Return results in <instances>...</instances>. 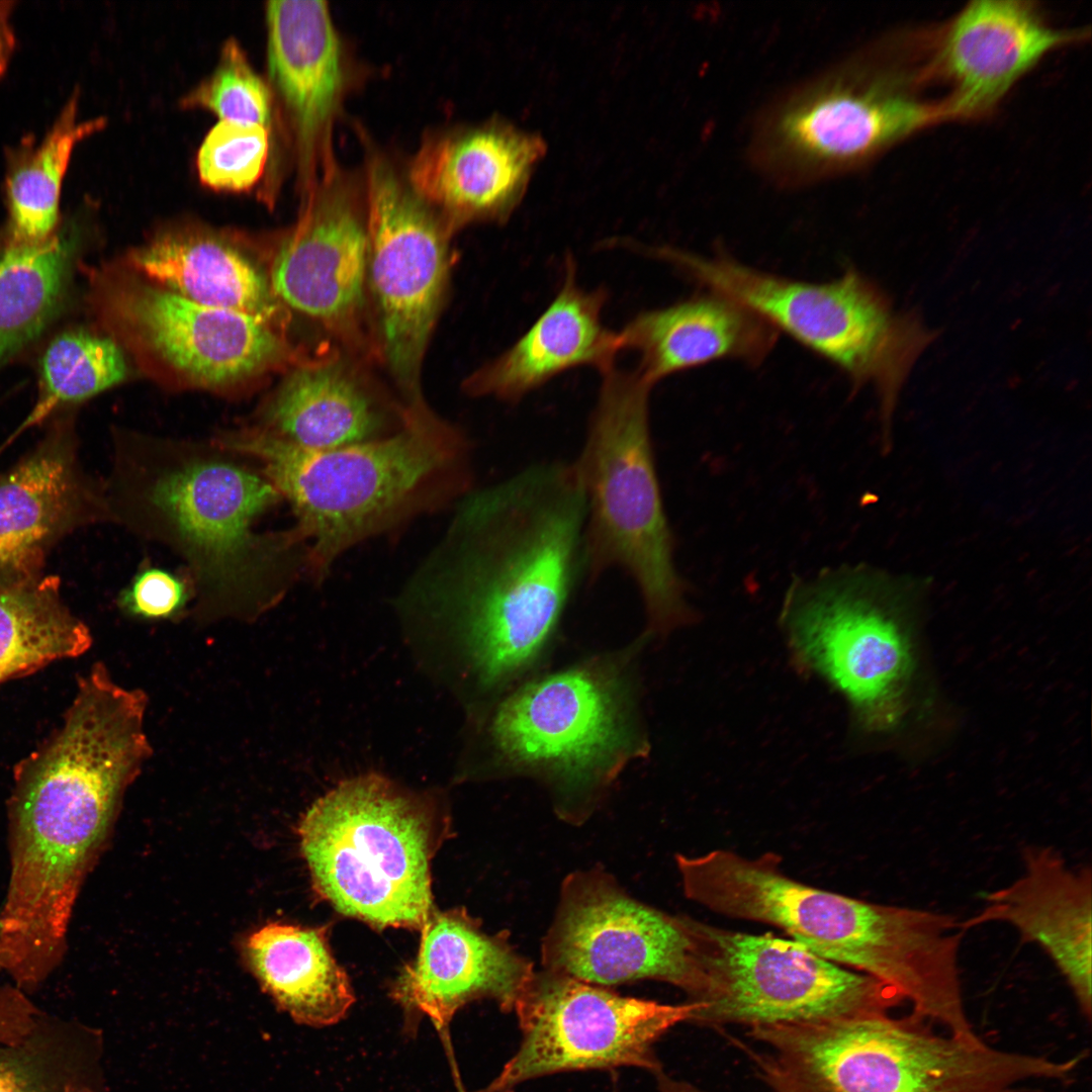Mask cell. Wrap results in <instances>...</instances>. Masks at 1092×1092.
<instances>
[{
  "instance_id": "6da1fadb",
  "label": "cell",
  "mask_w": 1092,
  "mask_h": 1092,
  "mask_svg": "<svg viewBox=\"0 0 1092 1092\" xmlns=\"http://www.w3.org/2000/svg\"><path fill=\"white\" fill-rule=\"evenodd\" d=\"M412 586L456 610L485 684L538 657L585 574V494L573 463H536L460 499Z\"/></svg>"
},
{
  "instance_id": "7a4b0ae2",
  "label": "cell",
  "mask_w": 1092,
  "mask_h": 1092,
  "mask_svg": "<svg viewBox=\"0 0 1092 1092\" xmlns=\"http://www.w3.org/2000/svg\"><path fill=\"white\" fill-rule=\"evenodd\" d=\"M104 490L110 521L186 561L202 615L255 617L307 571L308 543L296 526L257 529L282 499L278 490L215 442L119 438Z\"/></svg>"
},
{
  "instance_id": "3957f363",
  "label": "cell",
  "mask_w": 1092,
  "mask_h": 1092,
  "mask_svg": "<svg viewBox=\"0 0 1092 1092\" xmlns=\"http://www.w3.org/2000/svg\"><path fill=\"white\" fill-rule=\"evenodd\" d=\"M686 897L723 916L776 926L815 954L893 988L944 1024L963 1010L957 916L859 900L789 877L774 852L675 855Z\"/></svg>"
},
{
  "instance_id": "277c9868",
  "label": "cell",
  "mask_w": 1092,
  "mask_h": 1092,
  "mask_svg": "<svg viewBox=\"0 0 1092 1092\" xmlns=\"http://www.w3.org/2000/svg\"><path fill=\"white\" fill-rule=\"evenodd\" d=\"M215 442L257 461L290 504L308 543L306 574L318 580L352 547L464 497L473 480L468 439L424 398L404 402L393 435L347 447L306 449L261 429Z\"/></svg>"
},
{
  "instance_id": "5b68a950",
  "label": "cell",
  "mask_w": 1092,
  "mask_h": 1092,
  "mask_svg": "<svg viewBox=\"0 0 1092 1092\" xmlns=\"http://www.w3.org/2000/svg\"><path fill=\"white\" fill-rule=\"evenodd\" d=\"M932 1025L913 1012L761 1025L747 1029L753 1046L743 1049L770 1092H1014L1066 1079L1081 1061L1004 1051Z\"/></svg>"
},
{
  "instance_id": "8992f818",
  "label": "cell",
  "mask_w": 1092,
  "mask_h": 1092,
  "mask_svg": "<svg viewBox=\"0 0 1092 1092\" xmlns=\"http://www.w3.org/2000/svg\"><path fill=\"white\" fill-rule=\"evenodd\" d=\"M603 381L586 437L572 462L586 500L585 575L621 569L640 593L649 629L694 618L674 556L652 448V385L615 366Z\"/></svg>"
},
{
  "instance_id": "52a82bcc",
  "label": "cell",
  "mask_w": 1092,
  "mask_h": 1092,
  "mask_svg": "<svg viewBox=\"0 0 1092 1092\" xmlns=\"http://www.w3.org/2000/svg\"><path fill=\"white\" fill-rule=\"evenodd\" d=\"M880 40L835 61L763 105L750 126L749 162L768 182L801 188L857 170L907 136L951 119L921 100Z\"/></svg>"
},
{
  "instance_id": "ba28073f",
  "label": "cell",
  "mask_w": 1092,
  "mask_h": 1092,
  "mask_svg": "<svg viewBox=\"0 0 1092 1092\" xmlns=\"http://www.w3.org/2000/svg\"><path fill=\"white\" fill-rule=\"evenodd\" d=\"M298 835L314 891L340 913L380 929L422 930L435 910L430 864L438 826L428 801L363 775L317 799Z\"/></svg>"
},
{
  "instance_id": "9c48e42d",
  "label": "cell",
  "mask_w": 1092,
  "mask_h": 1092,
  "mask_svg": "<svg viewBox=\"0 0 1092 1092\" xmlns=\"http://www.w3.org/2000/svg\"><path fill=\"white\" fill-rule=\"evenodd\" d=\"M658 258L823 357L855 386L872 384L888 430L900 388L930 335L895 312L858 271L848 268L833 280L809 282L757 270L723 253L701 256L662 247Z\"/></svg>"
},
{
  "instance_id": "30bf717a",
  "label": "cell",
  "mask_w": 1092,
  "mask_h": 1092,
  "mask_svg": "<svg viewBox=\"0 0 1092 1092\" xmlns=\"http://www.w3.org/2000/svg\"><path fill=\"white\" fill-rule=\"evenodd\" d=\"M866 565L795 577L782 618L802 660L837 688L874 730L894 725L915 661L900 585Z\"/></svg>"
},
{
  "instance_id": "8fae6325",
  "label": "cell",
  "mask_w": 1092,
  "mask_h": 1092,
  "mask_svg": "<svg viewBox=\"0 0 1092 1092\" xmlns=\"http://www.w3.org/2000/svg\"><path fill=\"white\" fill-rule=\"evenodd\" d=\"M628 708L620 673L607 663H585L507 698L492 736L510 765L551 786L565 818L580 819L638 752Z\"/></svg>"
},
{
  "instance_id": "7c38bea8",
  "label": "cell",
  "mask_w": 1092,
  "mask_h": 1092,
  "mask_svg": "<svg viewBox=\"0 0 1092 1092\" xmlns=\"http://www.w3.org/2000/svg\"><path fill=\"white\" fill-rule=\"evenodd\" d=\"M701 988L690 1022L746 1027L889 1013L904 1000L866 974L793 939L750 934L689 917Z\"/></svg>"
},
{
  "instance_id": "4fadbf2b",
  "label": "cell",
  "mask_w": 1092,
  "mask_h": 1092,
  "mask_svg": "<svg viewBox=\"0 0 1092 1092\" xmlns=\"http://www.w3.org/2000/svg\"><path fill=\"white\" fill-rule=\"evenodd\" d=\"M365 146L367 286L381 357L408 401L423 397L421 369L445 294L453 232L415 191L403 167Z\"/></svg>"
},
{
  "instance_id": "5bb4252c",
  "label": "cell",
  "mask_w": 1092,
  "mask_h": 1092,
  "mask_svg": "<svg viewBox=\"0 0 1092 1092\" xmlns=\"http://www.w3.org/2000/svg\"><path fill=\"white\" fill-rule=\"evenodd\" d=\"M697 1008L690 1001L625 997L561 973L534 972L514 1008L521 1043L478 1092H512L529 1080L577 1070L636 1067L654 1075L662 1070L654 1043L690 1021Z\"/></svg>"
},
{
  "instance_id": "9a60e30c",
  "label": "cell",
  "mask_w": 1092,
  "mask_h": 1092,
  "mask_svg": "<svg viewBox=\"0 0 1092 1092\" xmlns=\"http://www.w3.org/2000/svg\"><path fill=\"white\" fill-rule=\"evenodd\" d=\"M542 962L545 970L603 987L657 980L690 999L701 987L689 917L635 900L598 869L563 882Z\"/></svg>"
},
{
  "instance_id": "2e32d148",
  "label": "cell",
  "mask_w": 1092,
  "mask_h": 1092,
  "mask_svg": "<svg viewBox=\"0 0 1092 1092\" xmlns=\"http://www.w3.org/2000/svg\"><path fill=\"white\" fill-rule=\"evenodd\" d=\"M368 235L362 171L340 165L302 199L275 256L279 299L347 343H360L367 299Z\"/></svg>"
},
{
  "instance_id": "e0dca14e",
  "label": "cell",
  "mask_w": 1092,
  "mask_h": 1092,
  "mask_svg": "<svg viewBox=\"0 0 1092 1092\" xmlns=\"http://www.w3.org/2000/svg\"><path fill=\"white\" fill-rule=\"evenodd\" d=\"M100 296L109 316L195 385L225 387L291 356L273 326L199 304L158 285L103 287Z\"/></svg>"
},
{
  "instance_id": "ac0fdd59",
  "label": "cell",
  "mask_w": 1092,
  "mask_h": 1092,
  "mask_svg": "<svg viewBox=\"0 0 1092 1092\" xmlns=\"http://www.w3.org/2000/svg\"><path fill=\"white\" fill-rule=\"evenodd\" d=\"M265 11L269 76L291 128L303 199L339 166L334 129L354 71L327 1H269Z\"/></svg>"
},
{
  "instance_id": "d6986e66",
  "label": "cell",
  "mask_w": 1092,
  "mask_h": 1092,
  "mask_svg": "<svg viewBox=\"0 0 1092 1092\" xmlns=\"http://www.w3.org/2000/svg\"><path fill=\"white\" fill-rule=\"evenodd\" d=\"M101 521H110L104 484L82 468L73 423L61 418L0 473V588L41 577L58 542Z\"/></svg>"
},
{
  "instance_id": "ffe728a7",
  "label": "cell",
  "mask_w": 1092,
  "mask_h": 1092,
  "mask_svg": "<svg viewBox=\"0 0 1092 1092\" xmlns=\"http://www.w3.org/2000/svg\"><path fill=\"white\" fill-rule=\"evenodd\" d=\"M1083 35L1053 27L1034 2L972 1L941 28L921 75L945 83L952 119L980 117L1044 56Z\"/></svg>"
},
{
  "instance_id": "44dd1931",
  "label": "cell",
  "mask_w": 1092,
  "mask_h": 1092,
  "mask_svg": "<svg viewBox=\"0 0 1092 1092\" xmlns=\"http://www.w3.org/2000/svg\"><path fill=\"white\" fill-rule=\"evenodd\" d=\"M541 139L500 121L430 130L403 166L415 191L452 232L504 221L518 205Z\"/></svg>"
},
{
  "instance_id": "7402d4cb",
  "label": "cell",
  "mask_w": 1092,
  "mask_h": 1092,
  "mask_svg": "<svg viewBox=\"0 0 1092 1092\" xmlns=\"http://www.w3.org/2000/svg\"><path fill=\"white\" fill-rule=\"evenodd\" d=\"M1022 871L1009 885L984 897L983 907L962 919L968 931L987 923L1009 924L1022 940L1039 946L1067 981L1087 1019L1092 1011V875L1070 866L1050 846L1021 851Z\"/></svg>"
},
{
  "instance_id": "603a6c76",
  "label": "cell",
  "mask_w": 1092,
  "mask_h": 1092,
  "mask_svg": "<svg viewBox=\"0 0 1092 1092\" xmlns=\"http://www.w3.org/2000/svg\"><path fill=\"white\" fill-rule=\"evenodd\" d=\"M417 958L405 965L391 996L406 1011L448 1025L465 1004L494 1000L503 1011L516 1002L534 974L532 964L504 934L490 935L464 909L434 910L422 930Z\"/></svg>"
},
{
  "instance_id": "cb8c5ba5",
  "label": "cell",
  "mask_w": 1092,
  "mask_h": 1092,
  "mask_svg": "<svg viewBox=\"0 0 1092 1092\" xmlns=\"http://www.w3.org/2000/svg\"><path fill=\"white\" fill-rule=\"evenodd\" d=\"M606 301L605 289L585 290L577 283L575 263L568 257L553 300L511 348L469 377L466 390L517 402L570 369H611L621 346L618 333L603 325Z\"/></svg>"
},
{
  "instance_id": "d4e9b609",
  "label": "cell",
  "mask_w": 1092,
  "mask_h": 1092,
  "mask_svg": "<svg viewBox=\"0 0 1092 1092\" xmlns=\"http://www.w3.org/2000/svg\"><path fill=\"white\" fill-rule=\"evenodd\" d=\"M403 421V403L383 397L332 356L294 369L264 410L259 429L298 447L330 450L388 437Z\"/></svg>"
},
{
  "instance_id": "484cf974",
  "label": "cell",
  "mask_w": 1092,
  "mask_h": 1092,
  "mask_svg": "<svg viewBox=\"0 0 1092 1092\" xmlns=\"http://www.w3.org/2000/svg\"><path fill=\"white\" fill-rule=\"evenodd\" d=\"M618 335L622 351L639 355L635 371L653 386L717 360L759 364L775 347L778 332L738 302L709 292L640 312Z\"/></svg>"
},
{
  "instance_id": "4316f807",
  "label": "cell",
  "mask_w": 1092,
  "mask_h": 1092,
  "mask_svg": "<svg viewBox=\"0 0 1092 1092\" xmlns=\"http://www.w3.org/2000/svg\"><path fill=\"white\" fill-rule=\"evenodd\" d=\"M138 271L202 305L249 314L274 327L279 298L265 275L228 243L200 234H165L130 253Z\"/></svg>"
},
{
  "instance_id": "83f0119b",
  "label": "cell",
  "mask_w": 1092,
  "mask_h": 1092,
  "mask_svg": "<svg viewBox=\"0 0 1092 1092\" xmlns=\"http://www.w3.org/2000/svg\"><path fill=\"white\" fill-rule=\"evenodd\" d=\"M251 971L276 1004L309 1026L341 1021L355 1002L350 980L335 960L325 927L273 922L245 943Z\"/></svg>"
},
{
  "instance_id": "f1b7e54d",
  "label": "cell",
  "mask_w": 1092,
  "mask_h": 1092,
  "mask_svg": "<svg viewBox=\"0 0 1092 1092\" xmlns=\"http://www.w3.org/2000/svg\"><path fill=\"white\" fill-rule=\"evenodd\" d=\"M81 235L75 228L35 245L0 249V369L57 315L68 292Z\"/></svg>"
},
{
  "instance_id": "f546056e",
  "label": "cell",
  "mask_w": 1092,
  "mask_h": 1092,
  "mask_svg": "<svg viewBox=\"0 0 1092 1092\" xmlns=\"http://www.w3.org/2000/svg\"><path fill=\"white\" fill-rule=\"evenodd\" d=\"M87 624L66 605L54 575L0 588V684L87 652Z\"/></svg>"
},
{
  "instance_id": "4dcf8cb0",
  "label": "cell",
  "mask_w": 1092,
  "mask_h": 1092,
  "mask_svg": "<svg viewBox=\"0 0 1092 1092\" xmlns=\"http://www.w3.org/2000/svg\"><path fill=\"white\" fill-rule=\"evenodd\" d=\"M104 126V119L79 122L72 98L39 145L14 162L5 189L9 244L35 245L55 234L63 182L75 147Z\"/></svg>"
},
{
  "instance_id": "1f68e13d",
  "label": "cell",
  "mask_w": 1092,
  "mask_h": 1092,
  "mask_svg": "<svg viewBox=\"0 0 1092 1092\" xmlns=\"http://www.w3.org/2000/svg\"><path fill=\"white\" fill-rule=\"evenodd\" d=\"M37 401L19 431L41 424L54 412L76 404L122 381L123 354L110 338L84 330L56 337L40 360Z\"/></svg>"
},
{
  "instance_id": "d6a6232c",
  "label": "cell",
  "mask_w": 1092,
  "mask_h": 1092,
  "mask_svg": "<svg viewBox=\"0 0 1092 1092\" xmlns=\"http://www.w3.org/2000/svg\"><path fill=\"white\" fill-rule=\"evenodd\" d=\"M80 1028L39 1012L29 1032L0 1043V1092H93Z\"/></svg>"
},
{
  "instance_id": "836d02e7",
  "label": "cell",
  "mask_w": 1092,
  "mask_h": 1092,
  "mask_svg": "<svg viewBox=\"0 0 1092 1092\" xmlns=\"http://www.w3.org/2000/svg\"><path fill=\"white\" fill-rule=\"evenodd\" d=\"M185 103L207 109L222 121L271 124V92L235 39L225 41L215 69Z\"/></svg>"
},
{
  "instance_id": "e575fe53",
  "label": "cell",
  "mask_w": 1092,
  "mask_h": 1092,
  "mask_svg": "<svg viewBox=\"0 0 1092 1092\" xmlns=\"http://www.w3.org/2000/svg\"><path fill=\"white\" fill-rule=\"evenodd\" d=\"M269 152V127L219 120L198 150L199 179L214 190H248L263 176Z\"/></svg>"
},
{
  "instance_id": "d590c367",
  "label": "cell",
  "mask_w": 1092,
  "mask_h": 1092,
  "mask_svg": "<svg viewBox=\"0 0 1092 1092\" xmlns=\"http://www.w3.org/2000/svg\"><path fill=\"white\" fill-rule=\"evenodd\" d=\"M190 597L188 582L167 570L146 567L120 592L117 603L127 615L169 619L178 615Z\"/></svg>"
},
{
  "instance_id": "8d00e7d4",
  "label": "cell",
  "mask_w": 1092,
  "mask_h": 1092,
  "mask_svg": "<svg viewBox=\"0 0 1092 1092\" xmlns=\"http://www.w3.org/2000/svg\"><path fill=\"white\" fill-rule=\"evenodd\" d=\"M13 2H0V78L7 69L15 46V36L10 23Z\"/></svg>"
}]
</instances>
